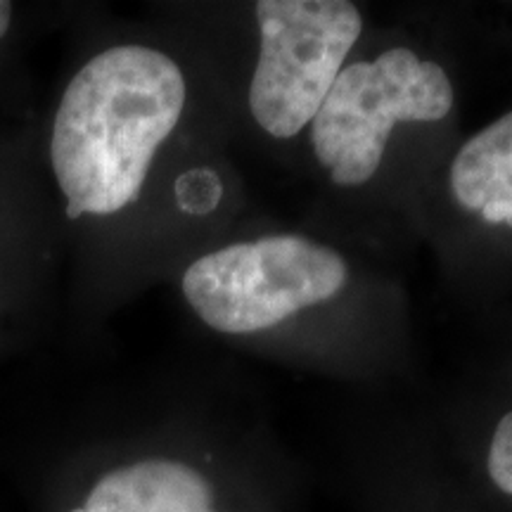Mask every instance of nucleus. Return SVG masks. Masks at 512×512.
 I'll return each instance as SVG.
<instances>
[{"label": "nucleus", "instance_id": "obj_1", "mask_svg": "<svg viewBox=\"0 0 512 512\" xmlns=\"http://www.w3.org/2000/svg\"><path fill=\"white\" fill-rule=\"evenodd\" d=\"M185 98L183 69L157 48L114 46L83 64L62 95L50 140L69 219L110 216L138 200Z\"/></svg>", "mask_w": 512, "mask_h": 512}, {"label": "nucleus", "instance_id": "obj_2", "mask_svg": "<svg viewBox=\"0 0 512 512\" xmlns=\"http://www.w3.org/2000/svg\"><path fill=\"white\" fill-rule=\"evenodd\" d=\"M456 91L439 62L396 46L351 62L311 121V150L339 188H358L380 171L399 124H437L451 114Z\"/></svg>", "mask_w": 512, "mask_h": 512}, {"label": "nucleus", "instance_id": "obj_3", "mask_svg": "<svg viewBox=\"0 0 512 512\" xmlns=\"http://www.w3.org/2000/svg\"><path fill=\"white\" fill-rule=\"evenodd\" d=\"M347 283L349 264L337 249L287 233L200 256L183 275V294L211 330L252 335L332 302Z\"/></svg>", "mask_w": 512, "mask_h": 512}, {"label": "nucleus", "instance_id": "obj_4", "mask_svg": "<svg viewBox=\"0 0 512 512\" xmlns=\"http://www.w3.org/2000/svg\"><path fill=\"white\" fill-rule=\"evenodd\" d=\"M259 55L247 102L256 126L290 140L311 126L363 34L347 0H261L254 5Z\"/></svg>", "mask_w": 512, "mask_h": 512}, {"label": "nucleus", "instance_id": "obj_5", "mask_svg": "<svg viewBox=\"0 0 512 512\" xmlns=\"http://www.w3.org/2000/svg\"><path fill=\"white\" fill-rule=\"evenodd\" d=\"M83 512H219L211 482L174 458L114 467L88 491Z\"/></svg>", "mask_w": 512, "mask_h": 512}, {"label": "nucleus", "instance_id": "obj_6", "mask_svg": "<svg viewBox=\"0 0 512 512\" xmlns=\"http://www.w3.org/2000/svg\"><path fill=\"white\" fill-rule=\"evenodd\" d=\"M453 200L489 226L512 228V112L460 147L448 171Z\"/></svg>", "mask_w": 512, "mask_h": 512}, {"label": "nucleus", "instance_id": "obj_7", "mask_svg": "<svg viewBox=\"0 0 512 512\" xmlns=\"http://www.w3.org/2000/svg\"><path fill=\"white\" fill-rule=\"evenodd\" d=\"M486 470L503 494L512 496V411L498 420L486 456Z\"/></svg>", "mask_w": 512, "mask_h": 512}, {"label": "nucleus", "instance_id": "obj_8", "mask_svg": "<svg viewBox=\"0 0 512 512\" xmlns=\"http://www.w3.org/2000/svg\"><path fill=\"white\" fill-rule=\"evenodd\" d=\"M12 22V5L5 3V0H0V38L5 36V31H8Z\"/></svg>", "mask_w": 512, "mask_h": 512}, {"label": "nucleus", "instance_id": "obj_9", "mask_svg": "<svg viewBox=\"0 0 512 512\" xmlns=\"http://www.w3.org/2000/svg\"><path fill=\"white\" fill-rule=\"evenodd\" d=\"M72 512H83V510H81V508H74V510H72Z\"/></svg>", "mask_w": 512, "mask_h": 512}]
</instances>
